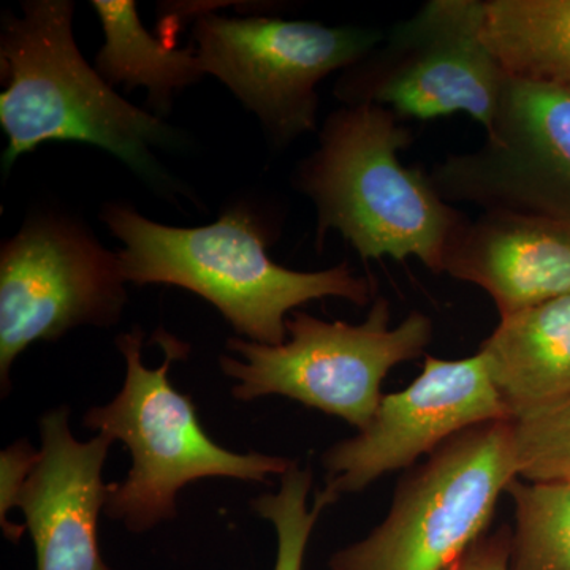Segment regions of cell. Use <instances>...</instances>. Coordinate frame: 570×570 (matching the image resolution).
I'll return each mask as SVG.
<instances>
[{"label": "cell", "instance_id": "6da1fadb", "mask_svg": "<svg viewBox=\"0 0 570 570\" xmlns=\"http://www.w3.org/2000/svg\"><path fill=\"white\" fill-rule=\"evenodd\" d=\"M412 142L400 116L377 105H344L326 118L318 146L296 168L295 186L317 209V246L340 232L363 261L415 257L436 275L466 214L439 195L430 175L404 167Z\"/></svg>", "mask_w": 570, "mask_h": 570}, {"label": "cell", "instance_id": "7a4b0ae2", "mask_svg": "<svg viewBox=\"0 0 570 570\" xmlns=\"http://www.w3.org/2000/svg\"><path fill=\"white\" fill-rule=\"evenodd\" d=\"M102 217L124 245L118 255L126 283L194 292L253 343L283 344L288 314L306 303L336 296L365 306L373 296L370 281L346 262L313 273L277 265L266 253L264 228L246 209H228L197 228L157 224L124 205L108 206Z\"/></svg>", "mask_w": 570, "mask_h": 570}, {"label": "cell", "instance_id": "3957f363", "mask_svg": "<svg viewBox=\"0 0 570 570\" xmlns=\"http://www.w3.org/2000/svg\"><path fill=\"white\" fill-rule=\"evenodd\" d=\"M73 9L69 0H32L22 3V17L3 20V170L41 142L78 141L112 154L148 181L163 183L153 148L174 146L176 134L122 99L82 58L71 29Z\"/></svg>", "mask_w": 570, "mask_h": 570}, {"label": "cell", "instance_id": "277c9868", "mask_svg": "<svg viewBox=\"0 0 570 570\" xmlns=\"http://www.w3.org/2000/svg\"><path fill=\"white\" fill-rule=\"evenodd\" d=\"M157 341L165 351L163 366L151 370L141 358L142 335L135 328L118 337L127 373L111 403L89 409L85 425L121 441L132 456L126 480L108 485L104 512L127 530L142 532L176 515V497L187 483L209 478L266 482L295 463L264 453H235L205 433L197 407L168 379V370L186 358L189 347L164 330Z\"/></svg>", "mask_w": 570, "mask_h": 570}, {"label": "cell", "instance_id": "5b68a950", "mask_svg": "<svg viewBox=\"0 0 570 570\" xmlns=\"http://www.w3.org/2000/svg\"><path fill=\"white\" fill-rule=\"evenodd\" d=\"M287 340L279 346L232 337L220 370L238 384V401L281 395L303 406L343 419L363 430L381 403L382 384L393 367L425 355L433 322L411 313L392 326L389 299H374L362 324L322 321L294 311L285 322Z\"/></svg>", "mask_w": 570, "mask_h": 570}, {"label": "cell", "instance_id": "8992f818", "mask_svg": "<svg viewBox=\"0 0 570 570\" xmlns=\"http://www.w3.org/2000/svg\"><path fill=\"white\" fill-rule=\"evenodd\" d=\"M515 479L512 420L471 428L407 469L387 517L333 553L330 570H449L489 532Z\"/></svg>", "mask_w": 570, "mask_h": 570}, {"label": "cell", "instance_id": "52a82bcc", "mask_svg": "<svg viewBox=\"0 0 570 570\" xmlns=\"http://www.w3.org/2000/svg\"><path fill=\"white\" fill-rule=\"evenodd\" d=\"M485 0H430L343 71L344 105H377L403 121L466 112L489 129L508 75L483 40Z\"/></svg>", "mask_w": 570, "mask_h": 570}, {"label": "cell", "instance_id": "ba28073f", "mask_svg": "<svg viewBox=\"0 0 570 570\" xmlns=\"http://www.w3.org/2000/svg\"><path fill=\"white\" fill-rule=\"evenodd\" d=\"M384 37L373 28L214 13L194 28L205 75L224 82L276 145L314 132L318 82L365 59Z\"/></svg>", "mask_w": 570, "mask_h": 570}, {"label": "cell", "instance_id": "9c48e42d", "mask_svg": "<svg viewBox=\"0 0 570 570\" xmlns=\"http://www.w3.org/2000/svg\"><path fill=\"white\" fill-rule=\"evenodd\" d=\"M485 132L475 151L434 165L439 195L570 230V89L508 77Z\"/></svg>", "mask_w": 570, "mask_h": 570}, {"label": "cell", "instance_id": "30bf717a", "mask_svg": "<svg viewBox=\"0 0 570 570\" xmlns=\"http://www.w3.org/2000/svg\"><path fill=\"white\" fill-rule=\"evenodd\" d=\"M127 302L119 255L63 217L28 220L0 253V377L37 341L81 325L111 326Z\"/></svg>", "mask_w": 570, "mask_h": 570}, {"label": "cell", "instance_id": "8fae6325", "mask_svg": "<svg viewBox=\"0 0 570 570\" xmlns=\"http://www.w3.org/2000/svg\"><path fill=\"white\" fill-rule=\"evenodd\" d=\"M501 420L510 417L479 352L460 360L426 356L412 384L384 393L363 430L326 450L322 493L335 504L390 472L414 468L464 431Z\"/></svg>", "mask_w": 570, "mask_h": 570}, {"label": "cell", "instance_id": "7c38bea8", "mask_svg": "<svg viewBox=\"0 0 570 570\" xmlns=\"http://www.w3.org/2000/svg\"><path fill=\"white\" fill-rule=\"evenodd\" d=\"M39 459L22 487L17 508L36 547L37 570H111L99 547V517L108 485L102 471L112 439L99 433L78 441L69 409L40 420Z\"/></svg>", "mask_w": 570, "mask_h": 570}, {"label": "cell", "instance_id": "4fadbf2b", "mask_svg": "<svg viewBox=\"0 0 570 570\" xmlns=\"http://www.w3.org/2000/svg\"><path fill=\"white\" fill-rule=\"evenodd\" d=\"M444 273L474 284L499 317L570 295V230L504 212L464 220L445 254Z\"/></svg>", "mask_w": 570, "mask_h": 570}, {"label": "cell", "instance_id": "5bb4252c", "mask_svg": "<svg viewBox=\"0 0 570 570\" xmlns=\"http://www.w3.org/2000/svg\"><path fill=\"white\" fill-rule=\"evenodd\" d=\"M479 354L510 420L570 395V295L501 317Z\"/></svg>", "mask_w": 570, "mask_h": 570}, {"label": "cell", "instance_id": "9a60e30c", "mask_svg": "<svg viewBox=\"0 0 570 570\" xmlns=\"http://www.w3.org/2000/svg\"><path fill=\"white\" fill-rule=\"evenodd\" d=\"M92 9L104 29L96 70L110 86L145 88L154 110L167 112L176 91L205 77L194 45L178 48L142 28L137 3L96 0Z\"/></svg>", "mask_w": 570, "mask_h": 570}, {"label": "cell", "instance_id": "2e32d148", "mask_svg": "<svg viewBox=\"0 0 570 570\" xmlns=\"http://www.w3.org/2000/svg\"><path fill=\"white\" fill-rule=\"evenodd\" d=\"M483 40L508 77L570 89V0H485Z\"/></svg>", "mask_w": 570, "mask_h": 570}, {"label": "cell", "instance_id": "e0dca14e", "mask_svg": "<svg viewBox=\"0 0 570 570\" xmlns=\"http://www.w3.org/2000/svg\"><path fill=\"white\" fill-rule=\"evenodd\" d=\"M509 570H570V482L515 479Z\"/></svg>", "mask_w": 570, "mask_h": 570}, {"label": "cell", "instance_id": "ac0fdd59", "mask_svg": "<svg viewBox=\"0 0 570 570\" xmlns=\"http://www.w3.org/2000/svg\"><path fill=\"white\" fill-rule=\"evenodd\" d=\"M313 472L294 463L281 475L277 493L254 499L253 509L262 519L275 527L277 553L273 570H303L307 543L318 517L332 502L322 491L314 498L313 508L307 504Z\"/></svg>", "mask_w": 570, "mask_h": 570}, {"label": "cell", "instance_id": "d6986e66", "mask_svg": "<svg viewBox=\"0 0 570 570\" xmlns=\"http://www.w3.org/2000/svg\"><path fill=\"white\" fill-rule=\"evenodd\" d=\"M519 479L570 482V395L512 420Z\"/></svg>", "mask_w": 570, "mask_h": 570}, {"label": "cell", "instance_id": "ffe728a7", "mask_svg": "<svg viewBox=\"0 0 570 570\" xmlns=\"http://www.w3.org/2000/svg\"><path fill=\"white\" fill-rule=\"evenodd\" d=\"M39 459V450L32 449L26 441L2 452V521L10 509L17 508L22 487L28 482L33 466Z\"/></svg>", "mask_w": 570, "mask_h": 570}, {"label": "cell", "instance_id": "44dd1931", "mask_svg": "<svg viewBox=\"0 0 570 570\" xmlns=\"http://www.w3.org/2000/svg\"><path fill=\"white\" fill-rule=\"evenodd\" d=\"M510 528L487 532L449 570H509Z\"/></svg>", "mask_w": 570, "mask_h": 570}]
</instances>
